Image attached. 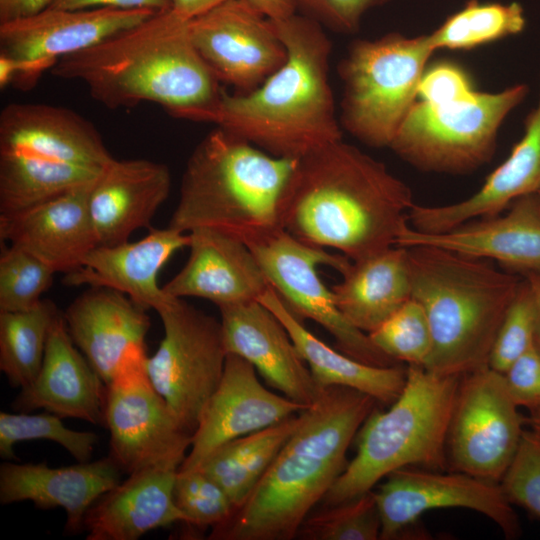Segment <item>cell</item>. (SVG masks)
<instances>
[{
    "label": "cell",
    "mask_w": 540,
    "mask_h": 540,
    "mask_svg": "<svg viewBox=\"0 0 540 540\" xmlns=\"http://www.w3.org/2000/svg\"><path fill=\"white\" fill-rule=\"evenodd\" d=\"M414 204L383 162L339 140L298 159L280 221L298 240L357 261L396 246Z\"/></svg>",
    "instance_id": "cell-1"
},
{
    "label": "cell",
    "mask_w": 540,
    "mask_h": 540,
    "mask_svg": "<svg viewBox=\"0 0 540 540\" xmlns=\"http://www.w3.org/2000/svg\"><path fill=\"white\" fill-rule=\"evenodd\" d=\"M51 73L84 83L108 109L153 102L174 117L196 122L203 121L222 91L192 43L189 20L173 10L61 58Z\"/></svg>",
    "instance_id": "cell-2"
},
{
    "label": "cell",
    "mask_w": 540,
    "mask_h": 540,
    "mask_svg": "<svg viewBox=\"0 0 540 540\" xmlns=\"http://www.w3.org/2000/svg\"><path fill=\"white\" fill-rule=\"evenodd\" d=\"M271 22L286 47L285 63L251 92L231 95L222 89L203 122L273 156L300 159L342 140L329 81L332 45L309 16Z\"/></svg>",
    "instance_id": "cell-3"
},
{
    "label": "cell",
    "mask_w": 540,
    "mask_h": 540,
    "mask_svg": "<svg viewBox=\"0 0 540 540\" xmlns=\"http://www.w3.org/2000/svg\"><path fill=\"white\" fill-rule=\"evenodd\" d=\"M408 252L412 294L425 311L432 349L425 369L463 376L485 366L521 278L488 260L417 245Z\"/></svg>",
    "instance_id": "cell-4"
},
{
    "label": "cell",
    "mask_w": 540,
    "mask_h": 540,
    "mask_svg": "<svg viewBox=\"0 0 540 540\" xmlns=\"http://www.w3.org/2000/svg\"><path fill=\"white\" fill-rule=\"evenodd\" d=\"M298 159L273 156L221 129L190 155L169 227L206 228L247 246L283 229L280 207Z\"/></svg>",
    "instance_id": "cell-5"
},
{
    "label": "cell",
    "mask_w": 540,
    "mask_h": 540,
    "mask_svg": "<svg viewBox=\"0 0 540 540\" xmlns=\"http://www.w3.org/2000/svg\"><path fill=\"white\" fill-rule=\"evenodd\" d=\"M461 376L407 365L405 385L388 410L374 409L357 435V453L323 497L334 505L358 497L405 467L446 470L447 435Z\"/></svg>",
    "instance_id": "cell-6"
},
{
    "label": "cell",
    "mask_w": 540,
    "mask_h": 540,
    "mask_svg": "<svg viewBox=\"0 0 540 540\" xmlns=\"http://www.w3.org/2000/svg\"><path fill=\"white\" fill-rule=\"evenodd\" d=\"M434 51L429 34L354 41L338 68L344 84L341 127L368 146L389 148L417 101Z\"/></svg>",
    "instance_id": "cell-7"
},
{
    "label": "cell",
    "mask_w": 540,
    "mask_h": 540,
    "mask_svg": "<svg viewBox=\"0 0 540 540\" xmlns=\"http://www.w3.org/2000/svg\"><path fill=\"white\" fill-rule=\"evenodd\" d=\"M528 94L516 84L500 92L473 93L438 103L417 100L389 148L425 172L460 174L492 157L506 116Z\"/></svg>",
    "instance_id": "cell-8"
},
{
    "label": "cell",
    "mask_w": 540,
    "mask_h": 540,
    "mask_svg": "<svg viewBox=\"0 0 540 540\" xmlns=\"http://www.w3.org/2000/svg\"><path fill=\"white\" fill-rule=\"evenodd\" d=\"M156 312L164 336L147 358V373L181 426L193 435L225 368L221 322L182 298H171Z\"/></svg>",
    "instance_id": "cell-9"
},
{
    "label": "cell",
    "mask_w": 540,
    "mask_h": 540,
    "mask_svg": "<svg viewBox=\"0 0 540 540\" xmlns=\"http://www.w3.org/2000/svg\"><path fill=\"white\" fill-rule=\"evenodd\" d=\"M147 358L145 347L131 351L107 385L109 456L128 475L149 468L178 470L192 442L153 386Z\"/></svg>",
    "instance_id": "cell-10"
},
{
    "label": "cell",
    "mask_w": 540,
    "mask_h": 540,
    "mask_svg": "<svg viewBox=\"0 0 540 540\" xmlns=\"http://www.w3.org/2000/svg\"><path fill=\"white\" fill-rule=\"evenodd\" d=\"M270 286L299 318H308L325 328L346 355L373 366L397 363L381 352L368 334L350 324L338 309L331 288L318 275L327 265L343 273L351 260L308 245L284 229L248 245Z\"/></svg>",
    "instance_id": "cell-11"
},
{
    "label": "cell",
    "mask_w": 540,
    "mask_h": 540,
    "mask_svg": "<svg viewBox=\"0 0 540 540\" xmlns=\"http://www.w3.org/2000/svg\"><path fill=\"white\" fill-rule=\"evenodd\" d=\"M518 408L502 373L485 366L461 376L447 435L448 468L500 483L525 431Z\"/></svg>",
    "instance_id": "cell-12"
},
{
    "label": "cell",
    "mask_w": 540,
    "mask_h": 540,
    "mask_svg": "<svg viewBox=\"0 0 540 540\" xmlns=\"http://www.w3.org/2000/svg\"><path fill=\"white\" fill-rule=\"evenodd\" d=\"M347 463L285 445L241 505L212 528L213 540H290Z\"/></svg>",
    "instance_id": "cell-13"
},
{
    "label": "cell",
    "mask_w": 540,
    "mask_h": 540,
    "mask_svg": "<svg viewBox=\"0 0 540 540\" xmlns=\"http://www.w3.org/2000/svg\"><path fill=\"white\" fill-rule=\"evenodd\" d=\"M146 9L48 7L0 23V55L11 59V85L27 90L63 57L88 49L153 16Z\"/></svg>",
    "instance_id": "cell-14"
},
{
    "label": "cell",
    "mask_w": 540,
    "mask_h": 540,
    "mask_svg": "<svg viewBox=\"0 0 540 540\" xmlns=\"http://www.w3.org/2000/svg\"><path fill=\"white\" fill-rule=\"evenodd\" d=\"M373 491L381 521L380 539L400 536L417 524L425 512L441 508H466L492 520L504 536H520L519 519L500 483L462 472L398 469Z\"/></svg>",
    "instance_id": "cell-15"
},
{
    "label": "cell",
    "mask_w": 540,
    "mask_h": 540,
    "mask_svg": "<svg viewBox=\"0 0 540 540\" xmlns=\"http://www.w3.org/2000/svg\"><path fill=\"white\" fill-rule=\"evenodd\" d=\"M189 34L219 82L237 93L256 89L287 59L271 20L241 0H228L189 20Z\"/></svg>",
    "instance_id": "cell-16"
},
{
    "label": "cell",
    "mask_w": 540,
    "mask_h": 540,
    "mask_svg": "<svg viewBox=\"0 0 540 540\" xmlns=\"http://www.w3.org/2000/svg\"><path fill=\"white\" fill-rule=\"evenodd\" d=\"M307 407L269 391L245 359L228 354L222 379L192 435L190 451L178 470H194L218 447L275 425Z\"/></svg>",
    "instance_id": "cell-17"
},
{
    "label": "cell",
    "mask_w": 540,
    "mask_h": 540,
    "mask_svg": "<svg viewBox=\"0 0 540 540\" xmlns=\"http://www.w3.org/2000/svg\"><path fill=\"white\" fill-rule=\"evenodd\" d=\"M227 354L248 361L272 388L305 407L321 389L299 355L288 331L258 300L219 306Z\"/></svg>",
    "instance_id": "cell-18"
},
{
    "label": "cell",
    "mask_w": 540,
    "mask_h": 540,
    "mask_svg": "<svg viewBox=\"0 0 540 540\" xmlns=\"http://www.w3.org/2000/svg\"><path fill=\"white\" fill-rule=\"evenodd\" d=\"M427 245L462 255L494 260L522 275L540 270V201L537 193L516 199L507 213L463 223L440 233L408 225L396 246Z\"/></svg>",
    "instance_id": "cell-19"
},
{
    "label": "cell",
    "mask_w": 540,
    "mask_h": 540,
    "mask_svg": "<svg viewBox=\"0 0 540 540\" xmlns=\"http://www.w3.org/2000/svg\"><path fill=\"white\" fill-rule=\"evenodd\" d=\"M106 393L107 385L74 344L59 312L49 330L41 368L34 381L20 389L12 407L19 412L43 408L61 418L104 426Z\"/></svg>",
    "instance_id": "cell-20"
},
{
    "label": "cell",
    "mask_w": 540,
    "mask_h": 540,
    "mask_svg": "<svg viewBox=\"0 0 540 540\" xmlns=\"http://www.w3.org/2000/svg\"><path fill=\"white\" fill-rule=\"evenodd\" d=\"M189 233V257L164 286L175 298L198 297L219 306L246 303L270 287L258 260L242 241L199 228Z\"/></svg>",
    "instance_id": "cell-21"
},
{
    "label": "cell",
    "mask_w": 540,
    "mask_h": 540,
    "mask_svg": "<svg viewBox=\"0 0 540 540\" xmlns=\"http://www.w3.org/2000/svg\"><path fill=\"white\" fill-rule=\"evenodd\" d=\"M94 182L22 212L0 215L1 241L31 253L56 273L78 269L98 246L89 212Z\"/></svg>",
    "instance_id": "cell-22"
},
{
    "label": "cell",
    "mask_w": 540,
    "mask_h": 540,
    "mask_svg": "<svg viewBox=\"0 0 540 540\" xmlns=\"http://www.w3.org/2000/svg\"><path fill=\"white\" fill-rule=\"evenodd\" d=\"M0 153L104 168L114 157L97 129L76 112L11 103L0 114Z\"/></svg>",
    "instance_id": "cell-23"
},
{
    "label": "cell",
    "mask_w": 540,
    "mask_h": 540,
    "mask_svg": "<svg viewBox=\"0 0 540 540\" xmlns=\"http://www.w3.org/2000/svg\"><path fill=\"white\" fill-rule=\"evenodd\" d=\"M171 175L163 163L113 158L89 194V212L98 245L127 242L139 228L149 227L167 199Z\"/></svg>",
    "instance_id": "cell-24"
},
{
    "label": "cell",
    "mask_w": 540,
    "mask_h": 540,
    "mask_svg": "<svg viewBox=\"0 0 540 540\" xmlns=\"http://www.w3.org/2000/svg\"><path fill=\"white\" fill-rule=\"evenodd\" d=\"M189 241V233L168 226L152 229L135 242L98 245L78 269L64 274L63 282L66 286L110 288L145 310L157 311L173 298L159 286L158 274L176 251L188 247Z\"/></svg>",
    "instance_id": "cell-25"
},
{
    "label": "cell",
    "mask_w": 540,
    "mask_h": 540,
    "mask_svg": "<svg viewBox=\"0 0 540 540\" xmlns=\"http://www.w3.org/2000/svg\"><path fill=\"white\" fill-rule=\"evenodd\" d=\"M146 311L119 291L91 286L63 312L74 344L106 385L131 351L145 347Z\"/></svg>",
    "instance_id": "cell-26"
},
{
    "label": "cell",
    "mask_w": 540,
    "mask_h": 540,
    "mask_svg": "<svg viewBox=\"0 0 540 540\" xmlns=\"http://www.w3.org/2000/svg\"><path fill=\"white\" fill-rule=\"evenodd\" d=\"M121 469L110 457L57 468L42 463L4 462L0 465V503L29 500L40 509L61 507L65 529L82 531L91 505L121 482Z\"/></svg>",
    "instance_id": "cell-27"
},
{
    "label": "cell",
    "mask_w": 540,
    "mask_h": 540,
    "mask_svg": "<svg viewBox=\"0 0 540 540\" xmlns=\"http://www.w3.org/2000/svg\"><path fill=\"white\" fill-rule=\"evenodd\" d=\"M540 190V97L528 115L521 140L507 159L470 197L446 205L414 204L409 225L423 233H440L463 223L498 215L516 199Z\"/></svg>",
    "instance_id": "cell-28"
},
{
    "label": "cell",
    "mask_w": 540,
    "mask_h": 540,
    "mask_svg": "<svg viewBox=\"0 0 540 540\" xmlns=\"http://www.w3.org/2000/svg\"><path fill=\"white\" fill-rule=\"evenodd\" d=\"M177 470L149 468L129 475L88 509L82 531L87 540H136L147 532L187 522L173 488Z\"/></svg>",
    "instance_id": "cell-29"
},
{
    "label": "cell",
    "mask_w": 540,
    "mask_h": 540,
    "mask_svg": "<svg viewBox=\"0 0 540 540\" xmlns=\"http://www.w3.org/2000/svg\"><path fill=\"white\" fill-rule=\"evenodd\" d=\"M258 301L271 310L288 331L319 388L345 386L390 405L400 395L406 368L400 364L380 367L358 361L335 350L312 334L270 286Z\"/></svg>",
    "instance_id": "cell-30"
},
{
    "label": "cell",
    "mask_w": 540,
    "mask_h": 540,
    "mask_svg": "<svg viewBox=\"0 0 540 540\" xmlns=\"http://www.w3.org/2000/svg\"><path fill=\"white\" fill-rule=\"evenodd\" d=\"M342 281L331 287L345 319L368 334L393 315L412 294L407 248L393 246L351 261Z\"/></svg>",
    "instance_id": "cell-31"
},
{
    "label": "cell",
    "mask_w": 540,
    "mask_h": 540,
    "mask_svg": "<svg viewBox=\"0 0 540 540\" xmlns=\"http://www.w3.org/2000/svg\"><path fill=\"white\" fill-rule=\"evenodd\" d=\"M300 413L226 442L214 450L197 469L215 481L235 508L238 507L299 426Z\"/></svg>",
    "instance_id": "cell-32"
},
{
    "label": "cell",
    "mask_w": 540,
    "mask_h": 540,
    "mask_svg": "<svg viewBox=\"0 0 540 540\" xmlns=\"http://www.w3.org/2000/svg\"><path fill=\"white\" fill-rule=\"evenodd\" d=\"M102 169L0 153V215L22 212L90 184Z\"/></svg>",
    "instance_id": "cell-33"
},
{
    "label": "cell",
    "mask_w": 540,
    "mask_h": 540,
    "mask_svg": "<svg viewBox=\"0 0 540 540\" xmlns=\"http://www.w3.org/2000/svg\"><path fill=\"white\" fill-rule=\"evenodd\" d=\"M60 311L50 300L16 312H0V370L14 388L36 378L45 354L51 324Z\"/></svg>",
    "instance_id": "cell-34"
},
{
    "label": "cell",
    "mask_w": 540,
    "mask_h": 540,
    "mask_svg": "<svg viewBox=\"0 0 540 540\" xmlns=\"http://www.w3.org/2000/svg\"><path fill=\"white\" fill-rule=\"evenodd\" d=\"M524 10L517 2L482 3L470 0L429 34L435 50L471 49L523 31Z\"/></svg>",
    "instance_id": "cell-35"
},
{
    "label": "cell",
    "mask_w": 540,
    "mask_h": 540,
    "mask_svg": "<svg viewBox=\"0 0 540 540\" xmlns=\"http://www.w3.org/2000/svg\"><path fill=\"white\" fill-rule=\"evenodd\" d=\"M49 440L65 448L77 462L90 461L98 436L90 431L66 427L61 417L53 413L0 412V456L15 459L14 446L18 442Z\"/></svg>",
    "instance_id": "cell-36"
},
{
    "label": "cell",
    "mask_w": 540,
    "mask_h": 540,
    "mask_svg": "<svg viewBox=\"0 0 540 540\" xmlns=\"http://www.w3.org/2000/svg\"><path fill=\"white\" fill-rule=\"evenodd\" d=\"M381 521L373 490L311 512L297 536L305 540L380 539Z\"/></svg>",
    "instance_id": "cell-37"
},
{
    "label": "cell",
    "mask_w": 540,
    "mask_h": 540,
    "mask_svg": "<svg viewBox=\"0 0 540 540\" xmlns=\"http://www.w3.org/2000/svg\"><path fill=\"white\" fill-rule=\"evenodd\" d=\"M368 336L381 352L397 363L425 367L430 357L429 322L422 306L413 298Z\"/></svg>",
    "instance_id": "cell-38"
},
{
    "label": "cell",
    "mask_w": 540,
    "mask_h": 540,
    "mask_svg": "<svg viewBox=\"0 0 540 540\" xmlns=\"http://www.w3.org/2000/svg\"><path fill=\"white\" fill-rule=\"evenodd\" d=\"M56 272L31 253L4 245L0 255V312L34 307L47 291Z\"/></svg>",
    "instance_id": "cell-39"
},
{
    "label": "cell",
    "mask_w": 540,
    "mask_h": 540,
    "mask_svg": "<svg viewBox=\"0 0 540 540\" xmlns=\"http://www.w3.org/2000/svg\"><path fill=\"white\" fill-rule=\"evenodd\" d=\"M536 328V303L530 284L524 277L498 328L488 366L504 373L536 343Z\"/></svg>",
    "instance_id": "cell-40"
},
{
    "label": "cell",
    "mask_w": 540,
    "mask_h": 540,
    "mask_svg": "<svg viewBox=\"0 0 540 540\" xmlns=\"http://www.w3.org/2000/svg\"><path fill=\"white\" fill-rule=\"evenodd\" d=\"M173 497L186 524L198 529L222 524L235 509L225 491L198 469L177 470Z\"/></svg>",
    "instance_id": "cell-41"
},
{
    "label": "cell",
    "mask_w": 540,
    "mask_h": 540,
    "mask_svg": "<svg viewBox=\"0 0 540 540\" xmlns=\"http://www.w3.org/2000/svg\"><path fill=\"white\" fill-rule=\"evenodd\" d=\"M500 486L513 505L540 518V439L525 430Z\"/></svg>",
    "instance_id": "cell-42"
},
{
    "label": "cell",
    "mask_w": 540,
    "mask_h": 540,
    "mask_svg": "<svg viewBox=\"0 0 540 540\" xmlns=\"http://www.w3.org/2000/svg\"><path fill=\"white\" fill-rule=\"evenodd\" d=\"M388 0H295L297 7L330 29L350 33L358 29L362 16L369 9Z\"/></svg>",
    "instance_id": "cell-43"
},
{
    "label": "cell",
    "mask_w": 540,
    "mask_h": 540,
    "mask_svg": "<svg viewBox=\"0 0 540 540\" xmlns=\"http://www.w3.org/2000/svg\"><path fill=\"white\" fill-rule=\"evenodd\" d=\"M518 407L540 409V348L535 343L502 373Z\"/></svg>",
    "instance_id": "cell-44"
},
{
    "label": "cell",
    "mask_w": 540,
    "mask_h": 540,
    "mask_svg": "<svg viewBox=\"0 0 540 540\" xmlns=\"http://www.w3.org/2000/svg\"><path fill=\"white\" fill-rule=\"evenodd\" d=\"M475 89L462 68L451 62H440L425 70L419 87L420 100L438 103L461 98Z\"/></svg>",
    "instance_id": "cell-45"
},
{
    "label": "cell",
    "mask_w": 540,
    "mask_h": 540,
    "mask_svg": "<svg viewBox=\"0 0 540 540\" xmlns=\"http://www.w3.org/2000/svg\"><path fill=\"white\" fill-rule=\"evenodd\" d=\"M49 7L61 9H146L159 13L172 10V0H53Z\"/></svg>",
    "instance_id": "cell-46"
},
{
    "label": "cell",
    "mask_w": 540,
    "mask_h": 540,
    "mask_svg": "<svg viewBox=\"0 0 540 540\" xmlns=\"http://www.w3.org/2000/svg\"><path fill=\"white\" fill-rule=\"evenodd\" d=\"M53 0H0V23L37 14L48 8Z\"/></svg>",
    "instance_id": "cell-47"
},
{
    "label": "cell",
    "mask_w": 540,
    "mask_h": 540,
    "mask_svg": "<svg viewBox=\"0 0 540 540\" xmlns=\"http://www.w3.org/2000/svg\"><path fill=\"white\" fill-rule=\"evenodd\" d=\"M269 20H282L294 14L295 0H241Z\"/></svg>",
    "instance_id": "cell-48"
},
{
    "label": "cell",
    "mask_w": 540,
    "mask_h": 540,
    "mask_svg": "<svg viewBox=\"0 0 540 540\" xmlns=\"http://www.w3.org/2000/svg\"><path fill=\"white\" fill-rule=\"evenodd\" d=\"M228 0H172V10L185 20L194 19Z\"/></svg>",
    "instance_id": "cell-49"
},
{
    "label": "cell",
    "mask_w": 540,
    "mask_h": 540,
    "mask_svg": "<svg viewBox=\"0 0 540 540\" xmlns=\"http://www.w3.org/2000/svg\"><path fill=\"white\" fill-rule=\"evenodd\" d=\"M523 276L527 279L528 283L530 284V287L534 295L535 303H536V309H537L536 343L540 348V270L525 273L523 274Z\"/></svg>",
    "instance_id": "cell-50"
},
{
    "label": "cell",
    "mask_w": 540,
    "mask_h": 540,
    "mask_svg": "<svg viewBox=\"0 0 540 540\" xmlns=\"http://www.w3.org/2000/svg\"><path fill=\"white\" fill-rule=\"evenodd\" d=\"M526 423L529 426V430L540 439V409L531 412L530 416L526 418Z\"/></svg>",
    "instance_id": "cell-51"
},
{
    "label": "cell",
    "mask_w": 540,
    "mask_h": 540,
    "mask_svg": "<svg viewBox=\"0 0 540 540\" xmlns=\"http://www.w3.org/2000/svg\"><path fill=\"white\" fill-rule=\"evenodd\" d=\"M537 195H538V198H539V201H540V190L537 192Z\"/></svg>",
    "instance_id": "cell-52"
}]
</instances>
